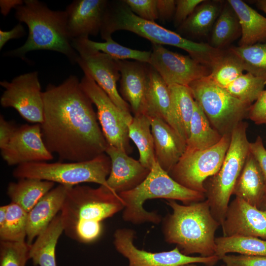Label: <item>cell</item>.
<instances>
[{
	"mask_svg": "<svg viewBox=\"0 0 266 266\" xmlns=\"http://www.w3.org/2000/svg\"><path fill=\"white\" fill-rule=\"evenodd\" d=\"M42 95L41 133L52 154L62 160L83 162L105 152L108 143L77 76L70 75L58 85L49 84Z\"/></svg>",
	"mask_w": 266,
	"mask_h": 266,
	"instance_id": "obj_1",
	"label": "cell"
},
{
	"mask_svg": "<svg viewBox=\"0 0 266 266\" xmlns=\"http://www.w3.org/2000/svg\"><path fill=\"white\" fill-rule=\"evenodd\" d=\"M124 208L119 194L102 185L69 186L60 213L64 232L79 242H93L101 235L102 221Z\"/></svg>",
	"mask_w": 266,
	"mask_h": 266,
	"instance_id": "obj_2",
	"label": "cell"
},
{
	"mask_svg": "<svg viewBox=\"0 0 266 266\" xmlns=\"http://www.w3.org/2000/svg\"><path fill=\"white\" fill-rule=\"evenodd\" d=\"M166 203L172 213L163 221L165 241L176 244L185 255L198 254L204 257L215 255V233L221 226L213 216L207 200L188 205L170 200Z\"/></svg>",
	"mask_w": 266,
	"mask_h": 266,
	"instance_id": "obj_3",
	"label": "cell"
},
{
	"mask_svg": "<svg viewBox=\"0 0 266 266\" xmlns=\"http://www.w3.org/2000/svg\"><path fill=\"white\" fill-rule=\"evenodd\" d=\"M127 31L147 39L152 43L179 48L200 63L211 67L222 54L210 44L187 39L155 22L144 20L133 13L124 0L109 1L100 33L104 40L117 31Z\"/></svg>",
	"mask_w": 266,
	"mask_h": 266,
	"instance_id": "obj_4",
	"label": "cell"
},
{
	"mask_svg": "<svg viewBox=\"0 0 266 266\" xmlns=\"http://www.w3.org/2000/svg\"><path fill=\"white\" fill-rule=\"evenodd\" d=\"M15 11V18L27 25L29 34L22 46L5 53V56L25 60L29 52L49 50L62 53L76 64L79 55L71 45L65 10H52L38 0H25Z\"/></svg>",
	"mask_w": 266,
	"mask_h": 266,
	"instance_id": "obj_5",
	"label": "cell"
},
{
	"mask_svg": "<svg viewBox=\"0 0 266 266\" xmlns=\"http://www.w3.org/2000/svg\"><path fill=\"white\" fill-rule=\"evenodd\" d=\"M124 203L122 217L135 225L144 223L159 224L161 216L146 211L143 206L149 199L162 198L181 201L183 204L206 200L204 193L189 189L175 181L155 160L145 179L134 189L119 194Z\"/></svg>",
	"mask_w": 266,
	"mask_h": 266,
	"instance_id": "obj_6",
	"label": "cell"
},
{
	"mask_svg": "<svg viewBox=\"0 0 266 266\" xmlns=\"http://www.w3.org/2000/svg\"><path fill=\"white\" fill-rule=\"evenodd\" d=\"M247 126V124L242 121L234 129L220 169L204 183L206 200L213 216L221 227L234 186L250 153V142L246 134Z\"/></svg>",
	"mask_w": 266,
	"mask_h": 266,
	"instance_id": "obj_7",
	"label": "cell"
},
{
	"mask_svg": "<svg viewBox=\"0 0 266 266\" xmlns=\"http://www.w3.org/2000/svg\"><path fill=\"white\" fill-rule=\"evenodd\" d=\"M110 169V158L104 153L93 159L83 162L24 164L16 166L12 175L18 179H38L68 186L91 182L108 188L106 180Z\"/></svg>",
	"mask_w": 266,
	"mask_h": 266,
	"instance_id": "obj_8",
	"label": "cell"
},
{
	"mask_svg": "<svg viewBox=\"0 0 266 266\" xmlns=\"http://www.w3.org/2000/svg\"><path fill=\"white\" fill-rule=\"evenodd\" d=\"M188 87L212 127L222 136L231 134L248 116L251 105L233 97L209 75L193 81Z\"/></svg>",
	"mask_w": 266,
	"mask_h": 266,
	"instance_id": "obj_9",
	"label": "cell"
},
{
	"mask_svg": "<svg viewBox=\"0 0 266 266\" xmlns=\"http://www.w3.org/2000/svg\"><path fill=\"white\" fill-rule=\"evenodd\" d=\"M231 139V134H226L218 143L207 149L185 150L169 175L182 186L205 194L204 183L220 169Z\"/></svg>",
	"mask_w": 266,
	"mask_h": 266,
	"instance_id": "obj_10",
	"label": "cell"
},
{
	"mask_svg": "<svg viewBox=\"0 0 266 266\" xmlns=\"http://www.w3.org/2000/svg\"><path fill=\"white\" fill-rule=\"evenodd\" d=\"M81 86L97 109V116L109 145L128 154L132 152L128 126L133 117L121 110L106 93L88 75L84 74Z\"/></svg>",
	"mask_w": 266,
	"mask_h": 266,
	"instance_id": "obj_11",
	"label": "cell"
},
{
	"mask_svg": "<svg viewBox=\"0 0 266 266\" xmlns=\"http://www.w3.org/2000/svg\"><path fill=\"white\" fill-rule=\"evenodd\" d=\"M116 250L129 260V266H181L190 263H202L213 266L220 259L210 257L190 256L183 254L176 246L174 249L160 252H150L138 249L134 244L135 232L130 229H117L114 234Z\"/></svg>",
	"mask_w": 266,
	"mask_h": 266,
	"instance_id": "obj_12",
	"label": "cell"
},
{
	"mask_svg": "<svg viewBox=\"0 0 266 266\" xmlns=\"http://www.w3.org/2000/svg\"><path fill=\"white\" fill-rule=\"evenodd\" d=\"M4 91L0 99L2 107L15 109L24 119L40 124L43 120V92L37 71L24 73L10 82L2 81Z\"/></svg>",
	"mask_w": 266,
	"mask_h": 266,
	"instance_id": "obj_13",
	"label": "cell"
},
{
	"mask_svg": "<svg viewBox=\"0 0 266 266\" xmlns=\"http://www.w3.org/2000/svg\"><path fill=\"white\" fill-rule=\"evenodd\" d=\"M148 64L160 75L168 86H188L193 81L207 76L211 72L208 67L190 56L183 55L152 43Z\"/></svg>",
	"mask_w": 266,
	"mask_h": 266,
	"instance_id": "obj_14",
	"label": "cell"
},
{
	"mask_svg": "<svg viewBox=\"0 0 266 266\" xmlns=\"http://www.w3.org/2000/svg\"><path fill=\"white\" fill-rule=\"evenodd\" d=\"M77 63L84 72L89 75L106 93L121 110L131 114L129 104L121 97L117 88L120 79L118 60L99 51L79 50Z\"/></svg>",
	"mask_w": 266,
	"mask_h": 266,
	"instance_id": "obj_15",
	"label": "cell"
},
{
	"mask_svg": "<svg viewBox=\"0 0 266 266\" xmlns=\"http://www.w3.org/2000/svg\"><path fill=\"white\" fill-rule=\"evenodd\" d=\"M0 154L10 166L46 162L53 158L44 142L39 124L17 126L9 142L0 149Z\"/></svg>",
	"mask_w": 266,
	"mask_h": 266,
	"instance_id": "obj_16",
	"label": "cell"
},
{
	"mask_svg": "<svg viewBox=\"0 0 266 266\" xmlns=\"http://www.w3.org/2000/svg\"><path fill=\"white\" fill-rule=\"evenodd\" d=\"M221 227L224 236H247L266 239V213L235 197L229 204Z\"/></svg>",
	"mask_w": 266,
	"mask_h": 266,
	"instance_id": "obj_17",
	"label": "cell"
},
{
	"mask_svg": "<svg viewBox=\"0 0 266 266\" xmlns=\"http://www.w3.org/2000/svg\"><path fill=\"white\" fill-rule=\"evenodd\" d=\"M108 3L107 0H75L70 3L65 11L71 40L100 33Z\"/></svg>",
	"mask_w": 266,
	"mask_h": 266,
	"instance_id": "obj_18",
	"label": "cell"
},
{
	"mask_svg": "<svg viewBox=\"0 0 266 266\" xmlns=\"http://www.w3.org/2000/svg\"><path fill=\"white\" fill-rule=\"evenodd\" d=\"M105 153L111 161L107 184L110 190L118 194L136 187L150 172V169L143 166L139 160L114 146L108 144Z\"/></svg>",
	"mask_w": 266,
	"mask_h": 266,
	"instance_id": "obj_19",
	"label": "cell"
},
{
	"mask_svg": "<svg viewBox=\"0 0 266 266\" xmlns=\"http://www.w3.org/2000/svg\"><path fill=\"white\" fill-rule=\"evenodd\" d=\"M118 63L122 98L129 104L134 115L145 114L149 64L137 61L118 60Z\"/></svg>",
	"mask_w": 266,
	"mask_h": 266,
	"instance_id": "obj_20",
	"label": "cell"
},
{
	"mask_svg": "<svg viewBox=\"0 0 266 266\" xmlns=\"http://www.w3.org/2000/svg\"><path fill=\"white\" fill-rule=\"evenodd\" d=\"M149 118L154 139L155 160L168 173L184 153L186 142L162 119Z\"/></svg>",
	"mask_w": 266,
	"mask_h": 266,
	"instance_id": "obj_21",
	"label": "cell"
},
{
	"mask_svg": "<svg viewBox=\"0 0 266 266\" xmlns=\"http://www.w3.org/2000/svg\"><path fill=\"white\" fill-rule=\"evenodd\" d=\"M68 186L59 184L46 194L28 212L27 242L31 245L61 211Z\"/></svg>",
	"mask_w": 266,
	"mask_h": 266,
	"instance_id": "obj_22",
	"label": "cell"
},
{
	"mask_svg": "<svg viewBox=\"0 0 266 266\" xmlns=\"http://www.w3.org/2000/svg\"><path fill=\"white\" fill-rule=\"evenodd\" d=\"M266 194V185L259 166L250 153L236 181L233 195L249 204L258 207Z\"/></svg>",
	"mask_w": 266,
	"mask_h": 266,
	"instance_id": "obj_23",
	"label": "cell"
},
{
	"mask_svg": "<svg viewBox=\"0 0 266 266\" xmlns=\"http://www.w3.org/2000/svg\"><path fill=\"white\" fill-rule=\"evenodd\" d=\"M235 12L241 27L239 46L266 41V18L241 0H228Z\"/></svg>",
	"mask_w": 266,
	"mask_h": 266,
	"instance_id": "obj_24",
	"label": "cell"
},
{
	"mask_svg": "<svg viewBox=\"0 0 266 266\" xmlns=\"http://www.w3.org/2000/svg\"><path fill=\"white\" fill-rule=\"evenodd\" d=\"M168 87L171 99V127L187 143L195 100L188 86L174 84Z\"/></svg>",
	"mask_w": 266,
	"mask_h": 266,
	"instance_id": "obj_25",
	"label": "cell"
},
{
	"mask_svg": "<svg viewBox=\"0 0 266 266\" xmlns=\"http://www.w3.org/2000/svg\"><path fill=\"white\" fill-rule=\"evenodd\" d=\"M145 115L160 118L171 125V99L168 86L150 65Z\"/></svg>",
	"mask_w": 266,
	"mask_h": 266,
	"instance_id": "obj_26",
	"label": "cell"
},
{
	"mask_svg": "<svg viewBox=\"0 0 266 266\" xmlns=\"http://www.w3.org/2000/svg\"><path fill=\"white\" fill-rule=\"evenodd\" d=\"M64 232L60 213L36 238L30 247V259L35 266H57L56 247Z\"/></svg>",
	"mask_w": 266,
	"mask_h": 266,
	"instance_id": "obj_27",
	"label": "cell"
},
{
	"mask_svg": "<svg viewBox=\"0 0 266 266\" xmlns=\"http://www.w3.org/2000/svg\"><path fill=\"white\" fill-rule=\"evenodd\" d=\"M222 6L217 1L204 0L178 27L179 34L188 39L206 35L218 18Z\"/></svg>",
	"mask_w": 266,
	"mask_h": 266,
	"instance_id": "obj_28",
	"label": "cell"
},
{
	"mask_svg": "<svg viewBox=\"0 0 266 266\" xmlns=\"http://www.w3.org/2000/svg\"><path fill=\"white\" fill-rule=\"evenodd\" d=\"M54 185L55 183L51 181L21 178L17 182H10L6 193L11 202L18 204L28 212Z\"/></svg>",
	"mask_w": 266,
	"mask_h": 266,
	"instance_id": "obj_29",
	"label": "cell"
},
{
	"mask_svg": "<svg viewBox=\"0 0 266 266\" xmlns=\"http://www.w3.org/2000/svg\"><path fill=\"white\" fill-rule=\"evenodd\" d=\"M71 45L77 51L85 50L90 51H99L110 56L117 60L132 59L145 63H149L151 51H140L125 47L112 38L103 42L91 40L89 36L74 38L71 40Z\"/></svg>",
	"mask_w": 266,
	"mask_h": 266,
	"instance_id": "obj_30",
	"label": "cell"
},
{
	"mask_svg": "<svg viewBox=\"0 0 266 266\" xmlns=\"http://www.w3.org/2000/svg\"><path fill=\"white\" fill-rule=\"evenodd\" d=\"M190 132L185 149L187 151L207 149L218 143L223 137L212 127L203 111L196 101Z\"/></svg>",
	"mask_w": 266,
	"mask_h": 266,
	"instance_id": "obj_31",
	"label": "cell"
},
{
	"mask_svg": "<svg viewBox=\"0 0 266 266\" xmlns=\"http://www.w3.org/2000/svg\"><path fill=\"white\" fill-rule=\"evenodd\" d=\"M129 136L137 147L139 161L151 169L155 160L154 139L149 118L144 114L134 115L128 126Z\"/></svg>",
	"mask_w": 266,
	"mask_h": 266,
	"instance_id": "obj_32",
	"label": "cell"
},
{
	"mask_svg": "<svg viewBox=\"0 0 266 266\" xmlns=\"http://www.w3.org/2000/svg\"><path fill=\"white\" fill-rule=\"evenodd\" d=\"M215 255L220 260L230 253L254 256L266 255V239L247 236H221L215 238Z\"/></svg>",
	"mask_w": 266,
	"mask_h": 266,
	"instance_id": "obj_33",
	"label": "cell"
},
{
	"mask_svg": "<svg viewBox=\"0 0 266 266\" xmlns=\"http://www.w3.org/2000/svg\"><path fill=\"white\" fill-rule=\"evenodd\" d=\"M241 34L238 18L227 1L212 29L210 45L214 48L223 50Z\"/></svg>",
	"mask_w": 266,
	"mask_h": 266,
	"instance_id": "obj_34",
	"label": "cell"
},
{
	"mask_svg": "<svg viewBox=\"0 0 266 266\" xmlns=\"http://www.w3.org/2000/svg\"><path fill=\"white\" fill-rule=\"evenodd\" d=\"M266 85V79L247 72L225 88L233 97L251 106L264 90Z\"/></svg>",
	"mask_w": 266,
	"mask_h": 266,
	"instance_id": "obj_35",
	"label": "cell"
},
{
	"mask_svg": "<svg viewBox=\"0 0 266 266\" xmlns=\"http://www.w3.org/2000/svg\"><path fill=\"white\" fill-rule=\"evenodd\" d=\"M5 223L0 228V240L23 241L27 238L28 212L18 204H7Z\"/></svg>",
	"mask_w": 266,
	"mask_h": 266,
	"instance_id": "obj_36",
	"label": "cell"
},
{
	"mask_svg": "<svg viewBox=\"0 0 266 266\" xmlns=\"http://www.w3.org/2000/svg\"><path fill=\"white\" fill-rule=\"evenodd\" d=\"M242 62L245 71L266 79V41L229 49Z\"/></svg>",
	"mask_w": 266,
	"mask_h": 266,
	"instance_id": "obj_37",
	"label": "cell"
},
{
	"mask_svg": "<svg viewBox=\"0 0 266 266\" xmlns=\"http://www.w3.org/2000/svg\"><path fill=\"white\" fill-rule=\"evenodd\" d=\"M241 60L229 50L225 51L211 69L209 77L219 86L226 88L243 74Z\"/></svg>",
	"mask_w": 266,
	"mask_h": 266,
	"instance_id": "obj_38",
	"label": "cell"
},
{
	"mask_svg": "<svg viewBox=\"0 0 266 266\" xmlns=\"http://www.w3.org/2000/svg\"><path fill=\"white\" fill-rule=\"evenodd\" d=\"M27 241L0 240V266H26L30 259Z\"/></svg>",
	"mask_w": 266,
	"mask_h": 266,
	"instance_id": "obj_39",
	"label": "cell"
},
{
	"mask_svg": "<svg viewBox=\"0 0 266 266\" xmlns=\"http://www.w3.org/2000/svg\"><path fill=\"white\" fill-rule=\"evenodd\" d=\"M131 11L145 20L155 22L159 19L157 0H123Z\"/></svg>",
	"mask_w": 266,
	"mask_h": 266,
	"instance_id": "obj_40",
	"label": "cell"
},
{
	"mask_svg": "<svg viewBox=\"0 0 266 266\" xmlns=\"http://www.w3.org/2000/svg\"><path fill=\"white\" fill-rule=\"evenodd\" d=\"M204 0H176V7L173 18L174 26L178 28Z\"/></svg>",
	"mask_w": 266,
	"mask_h": 266,
	"instance_id": "obj_41",
	"label": "cell"
},
{
	"mask_svg": "<svg viewBox=\"0 0 266 266\" xmlns=\"http://www.w3.org/2000/svg\"><path fill=\"white\" fill-rule=\"evenodd\" d=\"M221 260L226 266H266V255H226Z\"/></svg>",
	"mask_w": 266,
	"mask_h": 266,
	"instance_id": "obj_42",
	"label": "cell"
},
{
	"mask_svg": "<svg viewBox=\"0 0 266 266\" xmlns=\"http://www.w3.org/2000/svg\"><path fill=\"white\" fill-rule=\"evenodd\" d=\"M248 117L257 125H266V90L250 106Z\"/></svg>",
	"mask_w": 266,
	"mask_h": 266,
	"instance_id": "obj_43",
	"label": "cell"
},
{
	"mask_svg": "<svg viewBox=\"0 0 266 266\" xmlns=\"http://www.w3.org/2000/svg\"><path fill=\"white\" fill-rule=\"evenodd\" d=\"M249 149L259 165L266 185V149L261 136H258L254 142H250Z\"/></svg>",
	"mask_w": 266,
	"mask_h": 266,
	"instance_id": "obj_44",
	"label": "cell"
},
{
	"mask_svg": "<svg viewBox=\"0 0 266 266\" xmlns=\"http://www.w3.org/2000/svg\"><path fill=\"white\" fill-rule=\"evenodd\" d=\"M175 7V0H157L159 19L163 22L173 19Z\"/></svg>",
	"mask_w": 266,
	"mask_h": 266,
	"instance_id": "obj_45",
	"label": "cell"
},
{
	"mask_svg": "<svg viewBox=\"0 0 266 266\" xmlns=\"http://www.w3.org/2000/svg\"><path fill=\"white\" fill-rule=\"evenodd\" d=\"M17 126L0 116V149L4 147L14 133Z\"/></svg>",
	"mask_w": 266,
	"mask_h": 266,
	"instance_id": "obj_46",
	"label": "cell"
},
{
	"mask_svg": "<svg viewBox=\"0 0 266 266\" xmlns=\"http://www.w3.org/2000/svg\"><path fill=\"white\" fill-rule=\"evenodd\" d=\"M25 34L24 27L20 23L17 24L13 29L9 31L0 30V49L9 40L19 38L23 37Z\"/></svg>",
	"mask_w": 266,
	"mask_h": 266,
	"instance_id": "obj_47",
	"label": "cell"
},
{
	"mask_svg": "<svg viewBox=\"0 0 266 266\" xmlns=\"http://www.w3.org/2000/svg\"><path fill=\"white\" fill-rule=\"evenodd\" d=\"M23 3L24 0H0L1 13L4 16H6L12 8H14L15 9L16 7Z\"/></svg>",
	"mask_w": 266,
	"mask_h": 266,
	"instance_id": "obj_48",
	"label": "cell"
},
{
	"mask_svg": "<svg viewBox=\"0 0 266 266\" xmlns=\"http://www.w3.org/2000/svg\"><path fill=\"white\" fill-rule=\"evenodd\" d=\"M7 205H4L0 207V228L4 225L6 216Z\"/></svg>",
	"mask_w": 266,
	"mask_h": 266,
	"instance_id": "obj_49",
	"label": "cell"
},
{
	"mask_svg": "<svg viewBox=\"0 0 266 266\" xmlns=\"http://www.w3.org/2000/svg\"><path fill=\"white\" fill-rule=\"evenodd\" d=\"M255 2L259 9L266 13V0H257Z\"/></svg>",
	"mask_w": 266,
	"mask_h": 266,
	"instance_id": "obj_50",
	"label": "cell"
},
{
	"mask_svg": "<svg viewBox=\"0 0 266 266\" xmlns=\"http://www.w3.org/2000/svg\"><path fill=\"white\" fill-rule=\"evenodd\" d=\"M258 208L266 213V194L262 200Z\"/></svg>",
	"mask_w": 266,
	"mask_h": 266,
	"instance_id": "obj_51",
	"label": "cell"
},
{
	"mask_svg": "<svg viewBox=\"0 0 266 266\" xmlns=\"http://www.w3.org/2000/svg\"><path fill=\"white\" fill-rule=\"evenodd\" d=\"M196 263H190V264H187L186 265H184L181 266H198V265H196ZM221 266H226L225 264L221 265Z\"/></svg>",
	"mask_w": 266,
	"mask_h": 266,
	"instance_id": "obj_52",
	"label": "cell"
}]
</instances>
